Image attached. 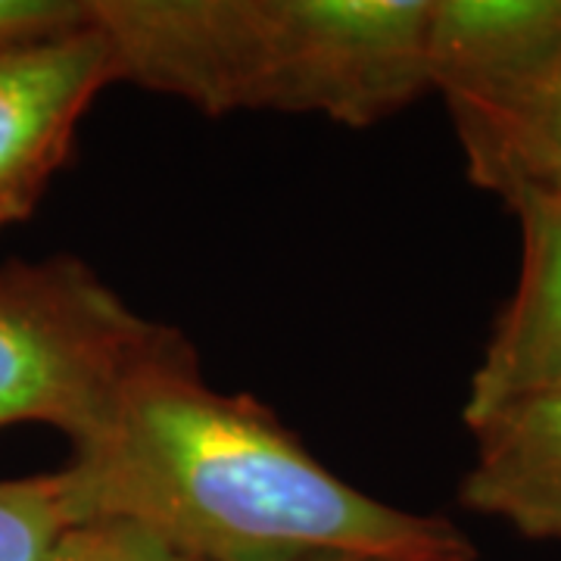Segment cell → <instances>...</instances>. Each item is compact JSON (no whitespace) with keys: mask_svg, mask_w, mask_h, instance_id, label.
<instances>
[{"mask_svg":"<svg viewBox=\"0 0 561 561\" xmlns=\"http://www.w3.org/2000/svg\"><path fill=\"white\" fill-rule=\"evenodd\" d=\"M57 478L72 524H135L194 561L465 542L453 522L371 500L331 474L253 397L209 387L191 341L169 324Z\"/></svg>","mask_w":561,"mask_h":561,"instance_id":"obj_1","label":"cell"},{"mask_svg":"<svg viewBox=\"0 0 561 561\" xmlns=\"http://www.w3.org/2000/svg\"><path fill=\"white\" fill-rule=\"evenodd\" d=\"M537 187H546V191H556V194H561V172H556V175H549L546 181H540Z\"/></svg>","mask_w":561,"mask_h":561,"instance_id":"obj_13","label":"cell"},{"mask_svg":"<svg viewBox=\"0 0 561 561\" xmlns=\"http://www.w3.org/2000/svg\"><path fill=\"white\" fill-rule=\"evenodd\" d=\"M66 527L72 522L57 471L0 481V561H44Z\"/></svg>","mask_w":561,"mask_h":561,"instance_id":"obj_9","label":"cell"},{"mask_svg":"<svg viewBox=\"0 0 561 561\" xmlns=\"http://www.w3.org/2000/svg\"><path fill=\"white\" fill-rule=\"evenodd\" d=\"M302 561H481V556L465 540L459 546L434 549V552H331V556H312Z\"/></svg>","mask_w":561,"mask_h":561,"instance_id":"obj_12","label":"cell"},{"mask_svg":"<svg viewBox=\"0 0 561 561\" xmlns=\"http://www.w3.org/2000/svg\"><path fill=\"white\" fill-rule=\"evenodd\" d=\"M431 0H91L119 81L203 116L294 113L350 128L431 91Z\"/></svg>","mask_w":561,"mask_h":561,"instance_id":"obj_2","label":"cell"},{"mask_svg":"<svg viewBox=\"0 0 561 561\" xmlns=\"http://www.w3.org/2000/svg\"><path fill=\"white\" fill-rule=\"evenodd\" d=\"M502 201L522 225V272L468 383V431L502 405L561 383V194L524 184Z\"/></svg>","mask_w":561,"mask_h":561,"instance_id":"obj_5","label":"cell"},{"mask_svg":"<svg viewBox=\"0 0 561 561\" xmlns=\"http://www.w3.org/2000/svg\"><path fill=\"white\" fill-rule=\"evenodd\" d=\"M44 561H194L125 522H84L62 530Z\"/></svg>","mask_w":561,"mask_h":561,"instance_id":"obj_10","label":"cell"},{"mask_svg":"<svg viewBox=\"0 0 561 561\" xmlns=\"http://www.w3.org/2000/svg\"><path fill=\"white\" fill-rule=\"evenodd\" d=\"M91 0H0V54L91 25Z\"/></svg>","mask_w":561,"mask_h":561,"instance_id":"obj_11","label":"cell"},{"mask_svg":"<svg viewBox=\"0 0 561 561\" xmlns=\"http://www.w3.org/2000/svg\"><path fill=\"white\" fill-rule=\"evenodd\" d=\"M162 331L76 256L3 262L0 427L50 424L76 449L101 427Z\"/></svg>","mask_w":561,"mask_h":561,"instance_id":"obj_3","label":"cell"},{"mask_svg":"<svg viewBox=\"0 0 561 561\" xmlns=\"http://www.w3.org/2000/svg\"><path fill=\"white\" fill-rule=\"evenodd\" d=\"M561 50V0H431L424 69L449 110L518 88Z\"/></svg>","mask_w":561,"mask_h":561,"instance_id":"obj_6","label":"cell"},{"mask_svg":"<svg viewBox=\"0 0 561 561\" xmlns=\"http://www.w3.org/2000/svg\"><path fill=\"white\" fill-rule=\"evenodd\" d=\"M468 179L508 197L561 172V50L552 60L478 106L449 110Z\"/></svg>","mask_w":561,"mask_h":561,"instance_id":"obj_8","label":"cell"},{"mask_svg":"<svg viewBox=\"0 0 561 561\" xmlns=\"http://www.w3.org/2000/svg\"><path fill=\"white\" fill-rule=\"evenodd\" d=\"M471 434L478 449L461 505L527 540L561 542V383L502 405Z\"/></svg>","mask_w":561,"mask_h":561,"instance_id":"obj_7","label":"cell"},{"mask_svg":"<svg viewBox=\"0 0 561 561\" xmlns=\"http://www.w3.org/2000/svg\"><path fill=\"white\" fill-rule=\"evenodd\" d=\"M113 81V50L94 22L0 54V228L35 213L88 106Z\"/></svg>","mask_w":561,"mask_h":561,"instance_id":"obj_4","label":"cell"}]
</instances>
